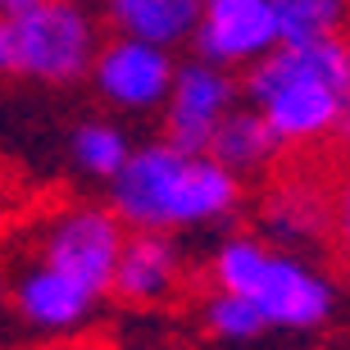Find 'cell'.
I'll list each match as a JSON object with an SVG mask.
<instances>
[{"label": "cell", "instance_id": "11", "mask_svg": "<svg viewBox=\"0 0 350 350\" xmlns=\"http://www.w3.org/2000/svg\"><path fill=\"white\" fill-rule=\"evenodd\" d=\"M100 291L73 282L68 273L51 269L41 260L18 264L10 282V305L18 314V323H27L32 332H46V337H59V332H78L96 319L100 310Z\"/></svg>", "mask_w": 350, "mask_h": 350}, {"label": "cell", "instance_id": "9", "mask_svg": "<svg viewBox=\"0 0 350 350\" xmlns=\"http://www.w3.org/2000/svg\"><path fill=\"white\" fill-rule=\"evenodd\" d=\"M282 41L273 0H200V18L191 32V51L214 64L241 68L255 64Z\"/></svg>", "mask_w": 350, "mask_h": 350}, {"label": "cell", "instance_id": "20", "mask_svg": "<svg viewBox=\"0 0 350 350\" xmlns=\"http://www.w3.org/2000/svg\"><path fill=\"white\" fill-rule=\"evenodd\" d=\"M23 5H32V0H0V18H5V14H18Z\"/></svg>", "mask_w": 350, "mask_h": 350}, {"label": "cell", "instance_id": "4", "mask_svg": "<svg viewBox=\"0 0 350 350\" xmlns=\"http://www.w3.org/2000/svg\"><path fill=\"white\" fill-rule=\"evenodd\" d=\"M123 237H128V223L114 214L109 200L105 205H96V200H68V205L51 209L41 219L37 241H32V260L51 264V269L68 273L73 282L109 296Z\"/></svg>", "mask_w": 350, "mask_h": 350}, {"label": "cell", "instance_id": "6", "mask_svg": "<svg viewBox=\"0 0 350 350\" xmlns=\"http://www.w3.org/2000/svg\"><path fill=\"white\" fill-rule=\"evenodd\" d=\"M173 73H178V55L169 46L128 37V32H109L91 59V87L100 105L132 118L159 114V105L173 87Z\"/></svg>", "mask_w": 350, "mask_h": 350}, {"label": "cell", "instance_id": "1", "mask_svg": "<svg viewBox=\"0 0 350 350\" xmlns=\"http://www.w3.org/2000/svg\"><path fill=\"white\" fill-rule=\"evenodd\" d=\"M105 187H109L105 200L128 228L173 237L228 228L246 205V178H237L209 150L178 146L169 137L132 146L128 164Z\"/></svg>", "mask_w": 350, "mask_h": 350}, {"label": "cell", "instance_id": "19", "mask_svg": "<svg viewBox=\"0 0 350 350\" xmlns=\"http://www.w3.org/2000/svg\"><path fill=\"white\" fill-rule=\"evenodd\" d=\"M337 146L350 155V96H346V109H341V118H337Z\"/></svg>", "mask_w": 350, "mask_h": 350}, {"label": "cell", "instance_id": "17", "mask_svg": "<svg viewBox=\"0 0 350 350\" xmlns=\"http://www.w3.org/2000/svg\"><path fill=\"white\" fill-rule=\"evenodd\" d=\"M282 41H323L350 32V0H273Z\"/></svg>", "mask_w": 350, "mask_h": 350}, {"label": "cell", "instance_id": "18", "mask_svg": "<svg viewBox=\"0 0 350 350\" xmlns=\"http://www.w3.org/2000/svg\"><path fill=\"white\" fill-rule=\"evenodd\" d=\"M332 250L350 273V169L332 182Z\"/></svg>", "mask_w": 350, "mask_h": 350}, {"label": "cell", "instance_id": "12", "mask_svg": "<svg viewBox=\"0 0 350 350\" xmlns=\"http://www.w3.org/2000/svg\"><path fill=\"white\" fill-rule=\"evenodd\" d=\"M109 32H128V37L155 41V46H191L196 18H200V0H100Z\"/></svg>", "mask_w": 350, "mask_h": 350}, {"label": "cell", "instance_id": "14", "mask_svg": "<svg viewBox=\"0 0 350 350\" xmlns=\"http://www.w3.org/2000/svg\"><path fill=\"white\" fill-rule=\"evenodd\" d=\"M132 155V137L118 118H82L78 128L68 132V159L82 178L109 182Z\"/></svg>", "mask_w": 350, "mask_h": 350}, {"label": "cell", "instance_id": "21", "mask_svg": "<svg viewBox=\"0 0 350 350\" xmlns=\"http://www.w3.org/2000/svg\"><path fill=\"white\" fill-rule=\"evenodd\" d=\"M87 5H100V0H87Z\"/></svg>", "mask_w": 350, "mask_h": 350}, {"label": "cell", "instance_id": "2", "mask_svg": "<svg viewBox=\"0 0 350 350\" xmlns=\"http://www.w3.org/2000/svg\"><path fill=\"white\" fill-rule=\"evenodd\" d=\"M350 96V37L278 41L269 55L241 68V100L260 109L282 150L337 137V118Z\"/></svg>", "mask_w": 350, "mask_h": 350}, {"label": "cell", "instance_id": "3", "mask_svg": "<svg viewBox=\"0 0 350 350\" xmlns=\"http://www.w3.org/2000/svg\"><path fill=\"white\" fill-rule=\"evenodd\" d=\"M100 14L87 0H32L18 14L0 18V78L73 87L91 78L100 51Z\"/></svg>", "mask_w": 350, "mask_h": 350}, {"label": "cell", "instance_id": "10", "mask_svg": "<svg viewBox=\"0 0 350 350\" xmlns=\"http://www.w3.org/2000/svg\"><path fill=\"white\" fill-rule=\"evenodd\" d=\"M187 286V255H182L173 232H146L128 228L123 250L114 264L109 296L128 310H159Z\"/></svg>", "mask_w": 350, "mask_h": 350}, {"label": "cell", "instance_id": "13", "mask_svg": "<svg viewBox=\"0 0 350 350\" xmlns=\"http://www.w3.org/2000/svg\"><path fill=\"white\" fill-rule=\"evenodd\" d=\"M205 150L219 159V164H228L237 178H260V173H269L273 164H278L282 142L273 137V128L264 123L260 109H250V105L241 100L232 114L214 128V137H209Z\"/></svg>", "mask_w": 350, "mask_h": 350}, {"label": "cell", "instance_id": "15", "mask_svg": "<svg viewBox=\"0 0 350 350\" xmlns=\"http://www.w3.org/2000/svg\"><path fill=\"white\" fill-rule=\"evenodd\" d=\"M200 323L219 346H255L269 332L260 305L246 291H223V286H209L200 296Z\"/></svg>", "mask_w": 350, "mask_h": 350}, {"label": "cell", "instance_id": "16", "mask_svg": "<svg viewBox=\"0 0 350 350\" xmlns=\"http://www.w3.org/2000/svg\"><path fill=\"white\" fill-rule=\"evenodd\" d=\"M264 255H269V241L260 232H223L209 250V286H223V291H250L255 273L264 269Z\"/></svg>", "mask_w": 350, "mask_h": 350}, {"label": "cell", "instance_id": "7", "mask_svg": "<svg viewBox=\"0 0 350 350\" xmlns=\"http://www.w3.org/2000/svg\"><path fill=\"white\" fill-rule=\"evenodd\" d=\"M241 105V73L228 64H214L205 55H191V59H178V73H173V87L159 105V118H164V137L178 146H196L205 150L214 128Z\"/></svg>", "mask_w": 350, "mask_h": 350}, {"label": "cell", "instance_id": "5", "mask_svg": "<svg viewBox=\"0 0 350 350\" xmlns=\"http://www.w3.org/2000/svg\"><path fill=\"white\" fill-rule=\"evenodd\" d=\"M246 296L260 305L269 332H319L341 314V286L300 250L269 246Z\"/></svg>", "mask_w": 350, "mask_h": 350}, {"label": "cell", "instance_id": "8", "mask_svg": "<svg viewBox=\"0 0 350 350\" xmlns=\"http://www.w3.org/2000/svg\"><path fill=\"white\" fill-rule=\"evenodd\" d=\"M260 237L278 250L310 255L332 246V187L310 173H282L260 196Z\"/></svg>", "mask_w": 350, "mask_h": 350}]
</instances>
